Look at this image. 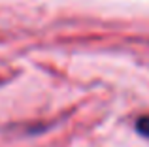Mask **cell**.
<instances>
[{
	"instance_id": "6da1fadb",
	"label": "cell",
	"mask_w": 149,
	"mask_h": 147,
	"mask_svg": "<svg viewBox=\"0 0 149 147\" xmlns=\"http://www.w3.org/2000/svg\"><path fill=\"white\" fill-rule=\"evenodd\" d=\"M136 130L138 134H142L143 138H149V115H142L136 121Z\"/></svg>"
}]
</instances>
